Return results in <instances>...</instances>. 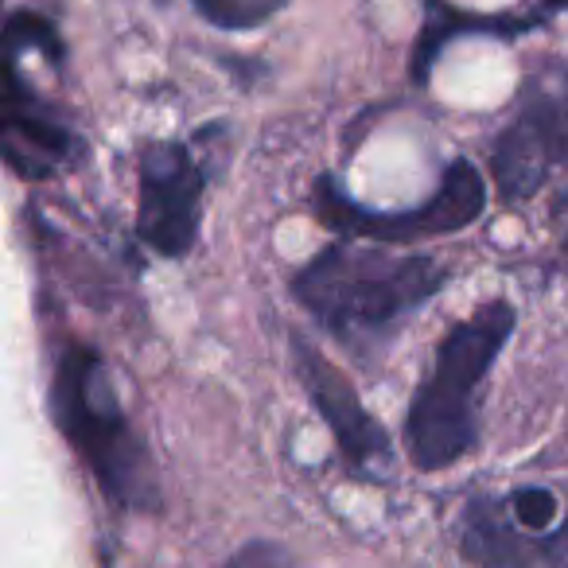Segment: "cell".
<instances>
[{"mask_svg":"<svg viewBox=\"0 0 568 568\" xmlns=\"http://www.w3.org/2000/svg\"><path fill=\"white\" fill-rule=\"evenodd\" d=\"M288 347H293L296 378H301L304 394H308L320 420H324L327 433H332L343 464L355 475H378L382 467L389 464V456H394V444H389L386 428L366 413L358 389L351 386V378L324 355V351L312 347L301 332L288 335Z\"/></svg>","mask_w":568,"mask_h":568,"instance_id":"obj_7","label":"cell"},{"mask_svg":"<svg viewBox=\"0 0 568 568\" xmlns=\"http://www.w3.org/2000/svg\"><path fill=\"white\" fill-rule=\"evenodd\" d=\"M534 9L549 20V17H557V12H568V0H534Z\"/></svg>","mask_w":568,"mask_h":568,"instance_id":"obj_13","label":"cell"},{"mask_svg":"<svg viewBox=\"0 0 568 568\" xmlns=\"http://www.w3.org/2000/svg\"><path fill=\"white\" fill-rule=\"evenodd\" d=\"M312 211L320 214L324 226L339 230L343 237H371L378 245H413L425 237L459 234L471 222H479L487 211V183L471 160L456 156L448 160L440 183L425 203L409 206V211H371V206L355 203L335 175L324 172L312 183Z\"/></svg>","mask_w":568,"mask_h":568,"instance_id":"obj_4","label":"cell"},{"mask_svg":"<svg viewBox=\"0 0 568 568\" xmlns=\"http://www.w3.org/2000/svg\"><path fill=\"white\" fill-rule=\"evenodd\" d=\"M560 268L568 273V230H565V237H560Z\"/></svg>","mask_w":568,"mask_h":568,"instance_id":"obj_14","label":"cell"},{"mask_svg":"<svg viewBox=\"0 0 568 568\" xmlns=\"http://www.w3.org/2000/svg\"><path fill=\"white\" fill-rule=\"evenodd\" d=\"M48 409L59 436L98 483L105 503L125 514L160 510L156 459L125 413L102 351L71 335L59 339L51 355Z\"/></svg>","mask_w":568,"mask_h":568,"instance_id":"obj_1","label":"cell"},{"mask_svg":"<svg viewBox=\"0 0 568 568\" xmlns=\"http://www.w3.org/2000/svg\"><path fill=\"white\" fill-rule=\"evenodd\" d=\"M552 172H568V67L549 63L526 79L518 110L503 125L490 149V175L503 203H521L549 183Z\"/></svg>","mask_w":568,"mask_h":568,"instance_id":"obj_5","label":"cell"},{"mask_svg":"<svg viewBox=\"0 0 568 568\" xmlns=\"http://www.w3.org/2000/svg\"><path fill=\"white\" fill-rule=\"evenodd\" d=\"M9 48H17V51H43L48 55V63L55 67H63V59H67V51H63V43H59V36H55V28L48 24L43 17H36V12H12L9 17Z\"/></svg>","mask_w":568,"mask_h":568,"instance_id":"obj_11","label":"cell"},{"mask_svg":"<svg viewBox=\"0 0 568 568\" xmlns=\"http://www.w3.org/2000/svg\"><path fill=\"white\" fill-rule=\"evenodd\" d=\"M459 557L475 568H568V510L552 529H521L503 495H475L459 510Z\"/></svg>","mask_w":568,"mask_h":568,"instance_id":"obj_8","label":"cell"},{"mask_svg":"<svg viewBox=\"0 0 568 568\" xmlns=\"http://www.w3.org/2000/svg\"><path fill=\"white\" fill-rule=\"evenodd\" d=\"M87 156V141L24 82L20 63L9 59L4 98V160L24 180H51Z\"/></svg>","mask_w":568,"mask_h":568,"instance_id":"obj_9","label":"cell"},{"mask_svg":"<svg viewBox=\"0 0 568 568\" xmlns=\"http://www.w3.org/2000/svg\"><path fill=\"white\" fill-rule=\"evenodd\" d=\"M206 172L191 144L149 141L136 160V237L152 253L180 261L199 242Z\"/></svg>","mask_w":568,"mask_h":568,"instance_id":"obj_6","label":"cell"},{"mask_svg":"<svg viewBox=\"0 0 568 568\" xmlns=\"http://www.w3.org/2000/svg\"><path fill=\"white\" fill-rule=\"evenodd\" d=\"M444 284L448 268L428 253H386L343 237L293 276V301L327 335L363 351L440 296Z\"/></svg>","mask_w":568,"mask_h":568,"instance_id":"obj_2","label":"cell"},{"mask_svg":"<svg viewBox=\"0 0 568 568\" xmlns=\"http://www.w3.org/2000/svg\"><path fill=\"white\" fill-rule=\"evenodd\" d=\"M518 324L510 301H487L433 351L405 413V452L420 471H444L479 444V397Z\"/></svg>","mask_w":568,"mask_h":568,"instance_id":"obj_3","label":"cell"},{"mask_svg":"<svg viewBox=\"0 0 568 568\" xmlns=\"http://www.w3.org/2000/svg\"><path fill=\"white\" fill-rule=\"evenodd\" d=\"M214 568H301V560L276 541H250Z\"/></svg>","mask_w":568,"mask_h":568,"instance_id":"obj_12","label":"cell"},{"mask_svg":"<svg viewBox=\"0 0 568 568\" xmlns=\"http://www.w3.org/2000/svg\"><path fill=\"white\" fill-rule=\"evenodd\" d=\"M191 9L219 32H250L288 9V0H191Z\"/></svg>","mask_w":568,"mask_h":568,"instance_id":"obj_10","label":"cell"}]
</instances>
